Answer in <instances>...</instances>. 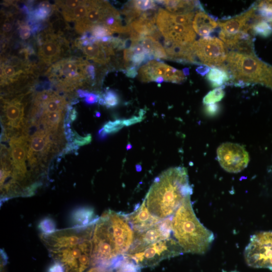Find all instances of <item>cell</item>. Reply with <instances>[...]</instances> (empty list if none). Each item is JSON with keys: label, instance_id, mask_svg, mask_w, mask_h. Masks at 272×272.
<instances>
[{"label": "cell", "instance_id": "cell-8", "mask_svg": "<svg viewBox=\"0 0 272 272\" xmlns=\"http://www.w3.org/2000/svg\"><path fill=\"white\" fill-rule=\"evenodd\" d=\"M194 64L220 67L225 61L228 52L224 43L215 37L206 36L190 46Z\"/></svg>", "mask_w": 272, "mask_h": 272}, {"label": "cell", "instance_id": "cell-11", "mask_svg": "<svg viewBox=\"0 0 272 272\" xmlns=\"http://www.w3.org/2000/svg\"><path fill=\"white\" fill-rule=\"evenodd\" d=\"M170 13L161 8L158 12L156 24L160 33L165 40L182 45H191L196 37L192 26L175 23Z\"/></svg>", "mask_w": 272, "mask_h": 272}, {"label": "cell", "instance_id": "cell-31", "mask_svg": "<svg viewBox=\"0 0 272 272\" xmlns=\"http://www.w3.org/2000/svg\"><path fill=\"white\" fill-rule=\"evenodd\" d=\"M131 3L133 7L141 12L155 9L156 7L154 1H132Z\"/></svg>", "mask_w": 272, "mask_h": 272}, {"label": "cell", "instance_id": "cell-23", "mask_svg": "<svg viewBox=\"0 0 272 272\" xmlns=\"http://www.w3.org/2000/svg\"><path fill=\"white\" fill-rule=\"evenodd\" d=\"M206 79L213 87H219L230 79L228 73L219 67L211 69L206 76Z\"/></svg>", "mask_w": 272, "mask_h": 272}, {"label": "cell", "instance_id": "cell-13", "mask_svg": "<svg viewBox=\"0 0 272 272\" xmlns=\"http://www.w3.org/2000/svg\"><path fill=\"white\" fill-rule=\"evenodd\" d=\"M217 158L221 167L230 173H238L247 166L249 158L248 153L240 145L225 143L217 149Z\"/></svg>", "mask_w": 272, "mask_h": 272}, {"label": "cell", "instance_id": "cell-2", "mask_svg": "<svg viewBox=\"0 0 272 272\" xmlns=\"http://www.w3.org/2000/svg\"><path fill=\"white\" fill-rule=\"evenodd\" d=\"M134 235L125 214L105 211L95 224L91 265L116 267L129 249Z\"/></svg>", "mask_w": 272, "mask_h": 272}, {"label": "cell", "instance_id": "cell-45", "mask_svg": "<svg viewBox=\"0 0 272 272\" xmlns=\"http://www.w3.org/2000/svg\"><path fill=\"white\" fill-rule=\"evenodd\" d=\"M223 272H227L225 270H223ZM230 272H238V271H230Z\"/></svg>", "mask_w": 272, "mask_h": 272}, {"label": "cell", "instance_id": "cell-18", "mask_svg": "<svg viewBox=\"0 0 272 272\" xmlns=\"http://www.w3.org/2000/svg\"><path fill=\"white\" fill-rule=\"evenodd\" d=\"M192 26L199 35L206 37L218 27V23L213 16L203 11H199L194 15Z\"/></svg>", "mask_w": 272, "mask_h": 272}, {"label": "cell", "instance_id": "cell-12", "mask_svg": "<svg viewBox=\"0 0 272 272\" xmlns=\"http://www.w3.org/2000/svg\"><path fill=\"white\" fill-rule=\"evenodd\" d=\"M38 55L41 61L49 65L61 57L67 41L60 33H55L49 28L37 36Z\"/></svg>", "mask_w": 272, "mask_h": 272}, {"label": "cell", "instance_id": "cell-5", "mask_svg": "<svg viewBox=\"0 0 272 272\" xmlns=\"http://www.w3.org/2000/svg\"><path fill=\"white\" fill-rule=\"evenodd\" d=\"M219 68L226 71L230 79L239 86L257 83L272 89V66L262 61L254 53L232 50Z\"/></svg>", "mask_w": 272, "mask_h": 272}, {"label": "cell", "instance_id": "cell-14", "mask_svg": "<svg viewBox=\"0 0 272 272\" xmlns=\"http://www.w3.org/2000/svg\"><path fill=\"white\" fill-rule=\"evenodd\" d=\"M172 217L162 220L151 228L134 233L132 243L126 254H132L143 250L158 241L171 237Z\"/></svg>", "mask_w": 272, "mask_h": 272}, {"label": "cell", "instance_id": "cell-34", "mask_svg": "<svg viewBox=\"0 0 272 272\" xmlns=\"http://www.w3.org/2000/svg\"><path fill=\"white\" fill-rule=\"evenodd\" d=\"M19 34L21 38L23 40L28 39L31 35V29L30 26L24 23H21L19 27Z\"/></svg>", "mask_w": 272, "mask_h": 272}, {"label": "cell", "instance_id": "cell-6", "mask_svg": "<svg viewBox=\"0 0 272 272\" xmlns=\"http://www.w3.org/2000/svg\"><path fill=\"white\" fill-rule=\"evenodd\" d=\"M88 62L80 58L61 59L52 64L46 74L57 87L64 91H71L88 81L86 73Z\"/></svg>", "mask_w": 272, "mask_h": 272}, {"label": "cell", "instance_id": "cell-20", "mask_svg": "<svg viewBox=\"0 0 272 272\" xmlns=\"http://www.w3.org/2000/svg\"><path fill=\"white\" fill-rule=\"evenodd\" d=\"M155 2L164 5L168 11L176 14H184L191 12L195 8L203 11L199 1H156Z\"/></svg>", "mask_w": 272, "mask_h": 272}, {"label": "cell", "instance_id": "cell-4", "mask_svg": "<svg viewBox=\"0 0 272 272\" xmlns=\"http://www.w3.org/2000/svg\"><path fill=\"white\" fill-rule=\"evenodd\" d=\"M172 234L184 253L202 254L210 248L214 240L213 233L206 228L195 215L188 196L171 219Z\"/></svg>", "mask_w": 272, "mask_h": 272}, {"label": "cell", "instance_id": "cell-29", "mask_svg": "<svg viewBox=\"0 0 272 272\" xmlns=\"http://www.w3.org/2000/svg\"><path fill=\"white\" fill-rule=\"evenodd\" d=\"M88 32H90L92 36L97 40H100L105 37L110 36L113 34L109 29L102 25H94Z\"/></svg>", "mask_w": 272, "mask_h": 272}, {"label": "cell", "instance_id": "cell-3", "mask_svg": "<svg viewBox=\"0 0 272 272\" xmlns=\"http://www.w3.org/2000/svg\"><path fill=\"white\" fill-rule=\"evenodd\" d=\"M192 192L186 170L172 168L155 178L144 201L152 215L164 220L171 217Z\"/></svg>", "mask_w": 272, "mask_h": 272}, {"label": "cell", "instance_id": "cell-43", "mask_svg": "<svg viewBox=\"0 0 272 272\" xmlns=\"http://www.w3.org/2000/svg\"><path fill=\"white\" fill-rule=\"evenodd\" d=\"M207 111L210 113H214L216 112L218 109V106L217 105H212L207 106Z\"/></svg>", "mask_w": 272, "mask_h": 272}, {"label": "cell", "instance_id": "cell-17", "mask_svg": "<svg viewBox=\"0 0 272 272\" xmlns=\"http://www.w3.org/2000/svg\"><path fill=\"white\" fill-rule=\"evenodd\" d=\"M87 58L96 63L104 64L107 63L110 56L114 54L113 48L107 43L100 40L85 47L80 48Z\"/></svg>", "mask_w": 272, "mask_h": 272}, {"label": "cell", "instance_id": "cell-41", "mask_svg": "<svg viewBox=\"0 0 272 272\" xmlns=\"http://www.w3.org/2000/svg\"><path fill=\"white\" fill-rule=\"evenodd\" d=\"M13 26L10 22L6 21L3 25L2 31L3 34H5L10 32L12 29Z\"/></svg>", "mask_w": 272, "mask_h": 272}, {"label": "cell", "instance_id": "cell-40", "mask_svg": "<svg viewBox=\"0 0 272 272\" xmlns=\"http://www.w3.org/2000/svg\"><path fill=\"white\" fill-rule=\"evenodd\" d=\"M210 70L209 67L205 65H200L196 69V72L201 76H204L208 74Z\"/></svg>", "mask_w": 272, "mask_h": 272}, {"label": "cell", "instance_id": "cell-30", "mask_svg": "<svg viewBox=\"0 0 272 272\" xmlns=\"http://www.w3.org/2000/svg\"><path fill=\"white\" fill-rule=\"evenodd\" d=\"M224 96L222 87H220L210 92L204 98L203 103L209 104L220 101Z\"/></svg>", "mask_w": 272, "mask_h": 272}, {"label": "cell", "instance_id": "cell-25", "mask_svg": "<svg viewBox=\"0 0 272 272\" xmlns=\"http://www.w3.org/2000/svg\"><path fill=\"white\" fill-rule=\"evenodd\" d=\"M257 16L261 21L272 23V4L270 1H262L256 5Z\"/></svg>", "mask_w": 272, "mask_h": 272}, {"label": "cell", "instance_id": "cell-21", "mask_svg": "<svg viewBox=\"0 0 272 272\" xmlns=\"http://www.w3.org/2000/svg\"><path fill=\"white\" fill-rule=\"evenodd\" d=\"M140 43L146 49L154 58L167 59V55L162 44L153 37L145 36L141 40Z\"/></svg>", "mask_w": 272, "mask_h": 272}, {"label": "cell", "instance_id": "cell-33", "mask_svg": "<svg viewBox=\"0 0 272 272\" xmlns=\"http://www.w3.org/2000/svg\"><path fill=\"white\" fill-rule=\"evenodd\" d=\"M91 141V135L88 134L85 137H81L75 131H73V143L77 146H83L90 143Z\"/></svg>", "mask_w": 272, "mask_h": 272}, {"label": "cell", "instance_id": "cell-24", "mask_svg": "<svg viewBox=\"0 0 272 272\" xmlns=\"http://www.w3.org/2000/svg\"><path fill=\"white\" fill-rule=\"evenodd\" d=\"M88 4L89 1H84L82 4L72 10L61 12L63 18L67 22L75 23L82 20L87 13Z\"/></svg>", "mask_w": 272, "mask_h": 272}, {"label": "cell", "instance_id": "cell-35", "mask_svg": "<svg viewBox=\"0 0 272 272\" xmlns=\"http://www.w3.org/2000/svg\"><path fill=\"white\" fill-rule=\"evenodd\" d=\"M86 73L88 81L90 82H94L96 77V70L95 66L88 62L86 67Z\"/></svg>", "mask_w": 272, "mask_h": 272}, {"label": "cell", "instance_id": "cell-38", "mask_svg": "<svg viewBox=\"0 0 272 272\" xmlns=\"http://www.w3.org/2000/svg\"><path fill=\"white\" fill-rule=\"evenodd\" d=\"M39 227L42 230V232H48L52 231L54 229V225L52 221L49 219H45L40 224Z\"/></svg>", "mask_w": 272, "mask_h": 272}, {"label": "cell", "instance_id": "cell-44", "mask_svg": "<svg viewBox=\"0 0 272 272\" xmlns=\"http://www.w3.org/2000/svg\"><path fill=\"white\" fill-rule=\"evenodd\" d=\"M184 74L185 75H187L189 74V71H188V69L187 68H185L184 69H183V71Z\"/></svg>", "mask_w": 272, "mask_h": 272}, {"label": "cell", "instance_id": "cell-16", "mask_svg": "<svg viewBox=\"0 0 272 272\" xmlns=\"http://www.w3.org/2000/svg\"><path fill=\"white\" fill-rule=\"evenodd\" d=\"M125 216L134 233L145 231L162 220L150 213L144 200L132 212Z\"/></svg>", "mask_w": 272, "mask_h": 272}, {"label": "cell", "instance_id": "cell-1", "mask_svg": "<svg viewBox=\"0 0 272 272\" xmlns=\"http://www.w3.org/2000/svg\"><path fill=\"white\" fill-rule=\"evenodd\" d=\"M97 219L89 224L39 235L50 256L62 267L63 272H84L91 265L92 237Z\"/></svg>", "mask_w": 272, "mask_h": 272}, {"label": "cell", "instance_id": "cell-42", "mask_svg": "<svg viewBox=\"0 0 272 272\" xmlns=\"http://www.w3.org/2000/svg\"><path fill=\"white\" fill-rule=\"evenodd\" d=\"M49 272H63V269L59 264L55 262L54 264L50 268Z\"/></svg>", "mask_w": 272, "mask_h": 272}, {"label": "cell", "instance_id": "cell-36", "mask_svg": "<svg viewBox=\"0 0 272 272\" xmlns=\"http://www.w3.org/2000/svg\"><path fill=\"white\" fill-rule=\"evenodd\" d=\"M86 272H120L118 269L101 266H92Z\"/></svg>", "mask_w": 272, "mask_h": 272}, {"label": "cell", "instance_id": "cell-39", "mask_svg": "<svg viewBox=\"0 0 272 272\" xmlns=\"http://www.w3.org/2000/svg\"><path fill=\"white\" fill-rule=\"evenodd\" d=\"M126 76L130 78H134L138 75L137 67L134 66H129L125 71Z\"/></svg>", "mask_w": 272, "mask_h": 272}, {"label": "cell", "instance_id": "cell-27", "mask_svg": "<svg viewBox=\"0 0 272 272\" xmlns=\"http://www.w3.org/2000/svg\"><path fill=\"white\" fill-rule=\"evenodd\" d=\"M251 31L253 34L267 37L272 34V26L267 22L261 21L253 24L251 26Z\"/></svg>", "mask_w": 272, "mask_h": 272}, {"label": "cell", "instance_id": "cell-46", "mask_svg": "<svg viewBox=\"0 0 272 272\" xmlns=\"http://www.w3.org/2000/svg\"><path fill=\"white\" fill-rule=\"evenodd\" d=\"M271 4H272V1H270Z\"/></svg>", "mask_w": 272, "mask_h": 272}, {"label": "cell", "instance_id": "cell-37", "mask_svg": "<svg viewBox=\"0 0 272 272\" xmlns=\"http://www.w3.org/2000/svg\"><path fill=\"white\" fill-rule=\"evenodd\" d=\"M99 97L100 96L98 95L88 91L85 97L84 101L87 104H93L99 101Z\"/></svg>", "mask_w": 272, "mask_h": 272}, {"label": "cell", "instance_id": "cell-28", "mask_svg": "<svg viewBox=\"0 0 272 272\" xmlns=\"http://www.w3.org/2000/svg\"><path fill=\"white\" fill-rule=\"evenodd\" d=\"M83 2L79 0L57 1H55L54 6L56 10H59L60 12L69 11L76 8Z\"/></svg>", "mask_w": 272, "mask_h": 272}, {"label": "cell", "instance_id": "cell-10", "mask_svg": "<svg viewBox=\"0 0 272 272\" xmlns=\"http://www.w3.org/2000/svg\"><path fill=\"white\" fill-rule=\"evenodd\" d=\"M25 95H20L12 99H1L2 106L1 122L5 126L4 136L11 139L18 137L20 130L22 133L26 123L24 121Z\"/></svg>", "mask_w": 272, "mask_h": 272}, {"label": "cell", "instance_id": "cell-22", "mask_svg": "<svg viewBox=\"0 0 272 272\" xmlns=\"http://www.w3.org/2000/svg\"><path fill=\"white\" fill-rule=\"evenodd\" d=\"M56 10L54 5L47 2L40 3L37 7L29 14V20L33 25L35 23L46 20Z\"/></svg>", "mask_w": 272, "mask_h": 272}, {"label": "cell", "instance_id": "cell-15", "mask_svg": "<svg viewBox=\"0 0 272 272\" xmlns=\"http://www.w3.org/2000/svg\"><path fill=\"white\" fill-rule=\"evenodd\" d=\"M108 2L89 1L88 12L81 20L75 23V29L79 34L88 32L94 25H100L103 18Z\"/></svg>", "mask_w": 272, "mask_h": 272}, {"label": "cell", "instance_id": "cell-19", "mask_svg": "<svg viewBox=\"0 0 272 272\" xmlns=\"http://www.w3.org/2000/svg\"><path fill=\"white\" fill-rule=\"evenodd\" d=\"M168 65L162 61L152 60L143 65L139 70V77L144 82L154 81L159 77L165 78Z\"/></svg>", "mask_w": 272, "mask_h": 272}, {"label": "cell", "instance_id": "cell-7", "mask_svg": "<svg viewBox=\"0 0 272 272\" xmlns=\"http://www.w3.org/2000/svg\"><path fill=\"white\" fill-rule=\"evenodd\" d=\"M184 253L177 241L170 237L156 242L143 250L124 257L140 269L153 267L163 260Z\"/></svg>", "mask_w": 272, "mask_h": 272}, {"label": "cell", "instance_id": "cell-9", "mask_svg": "<svg viewBox=\"0 0 272 272\" xmlns=\"http://www.w3.org/2000/svg\"><path fill=\"white\" fill-rule=\"evenodd\" d=\"M244 257L249 266L272 270V231L251 236L245 249Z\"/></svg>", "mask_w": 272, "mask_h": 272}, {"label": "cell", "instance_id": "cell-26", "mask_svg": "<svg viewBox=\"0 0 272 272\" xmlns=\"http://www.w3.org/2000/svg\"><path fill=\"white\" fill-rule=\"evenodd\" d=\"M119 102V99L117 93L111 90H108L100 96L99 103L107 107H114L117 106Z\"/></svg>", "mask_w": 272, "mask_h": 272}, {"label": "cell", "instance_id": "cell-32", "mask_svg": "<svg viewBox=\"0 0 272 272\" xmlns=\"http://www.w3.org/2000/svg\"><path fill=\"white\" fill-rule=\"evenodd\" d=\"M124 125L123 120H116L114 121H109L104 125L101 129L105 133H112L119 130Z\"/></svg>", "mask_w": 272, "mask_h": 272}]
</instances>
